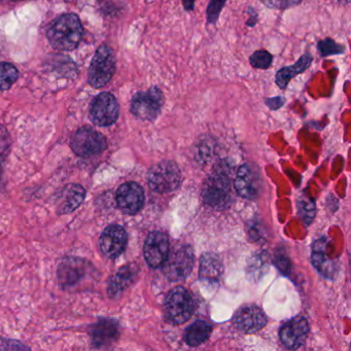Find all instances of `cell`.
I'll use <instances>...</instances> for the list:
<instances>
[{
  "mask_svg": "<svg viewBox=\"0 0 351 351\" xmlns=\"http://www.w3.org/2000/svg\"><path fill=\"white\" fill-rule=\"evenodd\" d=\"M84 36L81 20L75 14H65L56 18L49 26L47 38L57 51H73Z\"/></svg>",
  "mask_w": 351,
  "mask_h": 351,
  "instance_id": "obj_1",
  "label": "cell"
},
{
  "mask_svg": "<svg viewBox=\"0 0 351 351\" xmlns=\"http://www.w3.org/2000/svg\"><path fill=\"white\" fill-rule=\"evenodd\" d=\"M164 104V92L158 86H152L147 91L137 92L133 95L130 110L138 120L154 122L161 114Z\"/></svg>",
  "mask_w": 351,
  "mask_h": 351,
  "instance_id": "obj_2",
  "label": "cell"
},
{
  "mask_svg": "<svg viewBox=\"0 0 351 351\" xmlns=\"http://www.w3.org/2000/svg\"><path fill=\"white\" fill-rule=\"evenodd\" d=\"M202 197L204 202L213 208L228 207L233 199L230 174L226 170H215L203 184Z\"/></svg>",
  "mask_w": 351,
  "mask_h": 351,
  "instance_id": "obj_3",
  "label": "cell"
},
{
  "mask_svg": "<svg viewBox=\"0 0 351 351\" xmlns=\"http://www.w3.org/2000/svg\"><path fill=\"white\" fill-rule=\"evenodd\" d=\"M117 58L114 51L110 47H99L96 51L89 71L88 82L95 89L106 87L116 73Z\"/></svg>",
  "mask_w": 351,
  "mask_h": 351,
  "instance_id": "obj_4",
  "label": "cell"
},
{
  "mask_svg": "<svg viewBox=\"0 0 351 351\" xmlns=\"http://www.w3.org/2000/svg\"><path fill=\"white\" fill-rule=\"evenodd\" d=\"M147 180L152 190L165 194L173 192L180 186L182 173L174 162L163 161L151 168L147 174Z\"/></svg>",
  "mask_w": 351,
  "mask_h": 351,
  "instance_id": "obj_5",
  "label": "cell"
},
{
  "mask_svg": "<svg viewBox=\"0 0 351 351\" xmlns=\"http://www.w3.org/2000/svg\"><path fill=\"white\" fill-rule=\"evenodd\" d=\"M71 147L79 157L87 158L98 155L108 149V141L101 133L91 127H82L73 133Z\"/></svg>",
  "mask_w": 351,
  "mask_h": 351,
  "instance_id": "obj_6",
  "label": "cell"
},
{
  "mask_svg": "<svg viewBox=\"0 0 351 351\" xmlns=\"http://www.w3.org/2000/svg\"><path fill=\"white\" fill-rule=\"evenodd\" d=\"M164 274L170 280L178 281L186 278L194 267V252L188 245L174 248L163 263Z\"/></svg>",
  "mask_w": 351,
  "mask_h": 351,
  "instance_id": "obj_7",
  "label": "cell"
},
{
  "mask_svg": "<svg viewBox=\"0 0 351 351\" xmlns=\"http://www.w3.org/2000/svg\"><path fill=\"white\" fill-rule=\"evenodd\" d=\"M166 314L173 324H184L194 311V300L184 287L172 289L166 298Z\"/></svg>",
  "mask_w": 351,
  "mask_h": 351,
  "instance_id": "obj_8",
  "label": "cell"
},
{
  "mask_svg": "<svg viewBox=\"0 0 351 351\" xmlns=\"http://www.w3.org/2000/svg\"><path fill=\"white\" fill-rule=\"evenodd\" d=\"M120 116V106L112 93H101L92 100L90 106V119L100 127L114 125Z\"/></svg>",
  "mask_w": 351,
  "mask_h": 351,
  "instance_id": "obj_9",
  "label": "cell"
},
{
  "mask_svg": "<svg viewBox=\"0 0 351 351\" xmlns=\"http://www.w3.org/2000/svg\"><path fill=\"white\" fill-rule=\"evenodd\" d=\"M143 254L147 264L152 268L162 266L169 254V241L162 232H153L145 240Z\"/></svg>",
  "mask_w": 351,
  "mask_h": 351,
  "instance_id": "obj_10",
  "label": "cell"
},
{
  "mask_svg": "<svg viewBox=\"0 0 351 351\" xmlns=\"http://www.w3.org/2000/svg\"><path fill=\"white\" fill-rule=\"evenodd\" d=\"M116 199L118 206L123 213L135 215L143 208L145 192L136 182H126L117 191Z\"/></svg>",
  "mask_w": 351,
  "mask_h": 351,
  "instance_id": "obj_11",
  "label": "cell"
},
{
  "mask_svg": "<svg viewBox=\"0 0 351 351\" xmlns=\"http://www.w3.org/2000/svg\"><path fill=\"white\" fill-rule=\"evenodd\" d=\"M234 184L240 196L254 199L261 190L260 172L252 164H244L238 170Z\"/></svg>",
  "mask_w": 351,
  "mask_h": 351,
  "instance_id": "obj_12",
  "label": "cell"
},
{
  "mask_svg": "<svg viewBox=\"0 0 351 351\" xmlns=\"http://www.w3.org/2000/svg\"><path fill=\"white\" fill-rule=\"evenodd\" d=\"M127 241L128 237L124 228L119 225L108 226L100 237V248L108 258H116L124 252Z\"/></svg>",
  "mask_w": 351,
  "mask_h": 351,
  "instance_id": "obj_13",
  "label": "cell"
},
{
  "mask_svg": "<svg viewBox=\"0 0 351 351\" xmlns=\"http://www.w3.org/2000/svg\"><path fill=\"white\" fill-rule=\"evenodd\" d=\"M309 332V324L303 317L287 322L280 330L281 342L289 349H297L304 344Z\"/></svg>",
  "mask_w": 351,
  "mask_h": 351,
  "instance_id": "obj_14",
  "label": "cell"
},
{
  "mask_svg": "<svg viewBox=\"0 0 351 351\" xmlns=\"http://www.w3.org/2000/svg\"><path fill=\"white\" fill-rule=\"evenodd\" d=\"M267 324V317L264 312L256 306H244L238 310L234 317V324L242 332H256L264 328Z\"/></svg>",
  "mask_w": 351,
  "mask_h": 351,
  "instance_id": "obj_15",
  "label": "cell"
},
{
  "mask_svg": "<svg viewBox=\"0 0 351 351\" xmlns=\"http://www.w3.org/2000/svg\"><path fill=\"white\" fill-rule=\"evenodd\" d=\"M89 334L94 346L97 348L110 346L118 339V322L114 319H108V318L99 319L96 324L90 326Z\"/></svg>",
  "mask_w": 351,
  "mask_h": 351,
  "instance_id": "obj_16",
  "label": "cell"
},
{
  "mask_svg": "<svg viewBox=\"0 0 351 351\" xmlns=\"http://www.w3.org/2000/svg\"><path fill=\"white\" fill-rule=\"evenodd\" d=\"M313 61V55L311 53H305L298 59L297 62L289 66L281 67L275 75V84L277 87L280 90H287L291 80L309 69Z\"/></svg>",
  "mask_w": 351,
  "mask_h": 351,
  "instance_id": "obj_17",
  "label": "cell"
},
{
  "mask_svg": "<svg viewBox=\"0 0 351 351\" xmlns=\"http://www.w3.org/2000/svg\"><path fill=\"white\" fill-rule=\"evenodd\" d=\"M86 198V190L80 184L65 186L57 199V210L60 215L73 213L81 206Z\"/></svg>",
  "mask_w": 351,
  "mask_h": 351,
  "instance_id": "obj_18",
  "label": "cell"
},
{
  "mask_svg": "<svg viewBox=\"0 0 351 351\" xmlns=\"http://www.w3.org/2000/svg\"><path fill=\"white\" fill-rule=\"evenodd\" d=\"M85 261L77 258H67L58 267V280L63 287H73L79 282L86 273Z\"/></svg>",
  "mask_w": 351,
  "mask_h": 351,
  "instance_id": "obj_19",
  "label": "cell"
},
{
  "mask_svg": "<svg viewBox=\"0 0 351 351\" xmlns=\"http://www.w3.org/2000/svg\"><path fill=\"white\" fill-rule=\"evenodd\" d=\"M137 272H138V267L135 265L131 264L122 267L112 277L108 285V293L110 297L116 298L117 295L122 293L132 283L133 279L136 277Z\"/></svg>",
  "mask_w": 351,
  "mask_h": 351,
  "instance_id": "obj_20",
  "label": "cell"
},
{
  "mask_svg": "<svg viewBox=\"0 0 351 351\" xmlns=\"http://www.w3.org/2000/svg\"><path fill=\"white\" fill-rule=\"evenodd\" d=\"M200 277L208 282H217L223 273V265L219 256L213 254H206L202 256L200 263Z\"/></svg>",
  "mask_w": 351,
  "mask_h": 351,
  "instance_id": "obj_21",
  "label": "cell"
},
{
  "mask_svg": "<svg viewBox=\"0 0 351 351\" xmlns=\"http://www.w3.org/2000/svg\"><path fill=\"white\" fill-rule=\"evenodd\" d=\"M210 332V326L203 320H198L186 330L184 339L190 346H198L209 338Z\"/></svg>",
  "mask_w": 351,
  "mask_h": 351,
  "instance_id": "obj_22",
  "label": "cell"
},
{
  "mask_svg": "<svg viewBox=\"0 0 351 351\" xmlns=\"http://www.w3.org/2000/svg\"><path fill=\"white\" fill-rule=\"evenodd\" d=\"M19 77V71L11 63L0 62V91H7Z\"/></svg>",
  "mask_w": 351,
  "mask_h": 351,
  "instance_id": "obj_23",
  "label": "cell"
},
{
  "mask_svg": "<svg viewBox=\"0 0 351 351\" xmlns=\"http://www.w3.org/2000/svg\"><path fill=\"white\" fill-rule=\"evenodd\" d=\"M274 57L267 50H256L250 56V64L252 69L267 71L272 66Z\"/></svg>",
  "mask_w": 351,
  "mask_h": 351,
  "instance_id": "obj_24",
  "label": "cell"
},
{
  "mask_svg": "<svg viewBox=\"0 0 351 351\" xmlns=\"http://www.w3.org/2000/svg\"><path fill=\"white\" fill-rule=\"evenodd\" d=\"M317 50L319 52L320 57L326 58V57L344 54L345 47L343 45L338 44L332 38H326L317 43Z\"/></svg>",
  "mask_w": 351,
  "mask_h": 351,
  "instance_id": "obj_25",
  "label": "cell"
},
{
  "mask_svg": "<svg viewBox=\"0 0 351 351\" xmlns=\"http://www.w3.org/2000/svg\"><path fill=\"white\" fill-rule=\"evenodd\" d=\"M228 0H209L206 9L207 24L217 25L221 17L223 8L227 5Z\"/></svg>",
  "mask_w": 351,
  "mask_h": 351,
  "instance_id": "obj_26",
  "label": "cell"
},
{
  "mask_svg": "<svg viewBox=\"0 0 351 351\" xmlns=\"http://www.w3.org/2000/svg\"><path fill=\"white\" fill-rule=\"evenodd\" d=\"M313 258V263L316 268L322 274L330 275V273L334 272L332 261L328 260V256L324 254V250L322 248L317 246V250H314L313 258Z\"/></svg>",
  "mask_w": 351,
  "mask_h": 351,
  "instance_id": "obj_27",
  "label": "cell"
},
{
  "mask_svg": "<svg viewBox=\"0 0 351 351\" xmlns=\"http://www.w3.org/2000/svg\"><path fill=\"white\" fill-rule=\"evenodd\" d=\"M260 1L268 9L278 10V11H285L304 3V0H260Z\"/></svg>",
  "mask_w": 351,
  "mask_h": 351,
  "instance_id": "obj_28",
  "label": "cell"
},
{
  "mask_svg": "<svg viewBox=\"0 0 351 351\" xmlns=\"http://www.w3.org/2000/svg\"><path fill=\"white\" fill-rule=\"evenodd\" d=\"M213 147H215V145H213V139L203 137L202 141L197 145L196 157L199 158L201 161H206L207 158H210L213 155Z\"/></svg>",
  "mask_w": 351,
  "mask_h": 351,
  "instance_id": "obj_29",
  "label": "cell"
},
{
  "mask_svg": "<svg viewBox=\"0 0 351 351\" xmlns=\"http://www.w3.org/2000/svg\"><path fill=\"white\" fill-rule=\"evenodd\" d=\"M298 205H299L300 215L305 221H311L315 215V206H314L313 202L307 199H302Z\"/></svg>",
  "mask_w": 351,
  "mask_h": 351,
  "instance_id": "obj_30",
  "label": "cell"
},
{
  "mask_svg": "<svg viewBox=\"0 0 351 351\" xmlns=\"http://www.w3.org/2000/svg\"><path fill=\"white\" fill-rule=\"evenodd\" d=\"M11 147V137L5 127L0 125V161L7 157L8 152Z\"/></svg>",
  "mask_w": 351,
  "mask_h": 351,
  "instance_id": "obj_31",
  "label": "cell"
},
{
  "mask_svg": "<svg viewBox=\"0 0 351 351\" xmlns=\"http://www.w3.org/2000/svg\"><path fill=\"white\" fill-rule=\"evenodd\" d=\"M285 98L282 96H275V97L267 98L265 100V104L270 108L271 110H277L282 108L285 104Z\"/></svg>",
  "mask_w": 351,
  "mask_h": 351,
  "instance_id": "obj_32",
  "label": "cell"
},
{
  "mask_svg": "<svg viewBox=\"0 0 351 351\" xmlns=\"http://www.w3.org/2000/svg\"><path fill=\"white\" fill-rule=\"evenodd\" d=\"M246 14H247L248 19L246 20L245 25L247 26V27H254V26L258 23V12L256 11L254 8L250 7L247 11H246Z\"/></svg>",
  "mask_w": 351,
  "mask_h": 351,
  "instance_id": "obj_33",
  "label": "cell"
},
{
  "mask_svg": "<svg viewBox=\"0 0 351 351\" xmlns=\"http://www.w3.org/2000/svg\"><path fill=\"white\" fill-rule=\"evenodd\" d=\"M182 7L186 13H192L195 10L196 0H182Z\"/></svg>",
  "mask_w": 351,
  "mask_h": 351,
  "instance_id": "obj_34",
  "label": "cell"
},
{
  "mask_svg": "<svg viewBox=\"0 0 351 351\" xmlns=\"http://www.w3.org/2000/svg\"><path fill=\"white\" fill-rule=\"evenodd\" d=\"M340 5H348L350 3V0H337Z\"/></svg>",
  "mask_w": 351,
  "mask_h": 351,
  "instance_id": "obj_35",
  "label": "cell"
},
{
  "mask_svg": "<svg viewBox=\"0 0 351 351\" xmlns=\"http://www.w3.org/2000/svg\"><path fill=\"white\" fill-rule=\"evenodd\" d=\"M0 1H20V0H0Z\"/></svg>",
  "mask_w": 351,
  "mask_h": 351,
  "instance_id": "obj_36",
  "label": "cell"
}]
</instances>
